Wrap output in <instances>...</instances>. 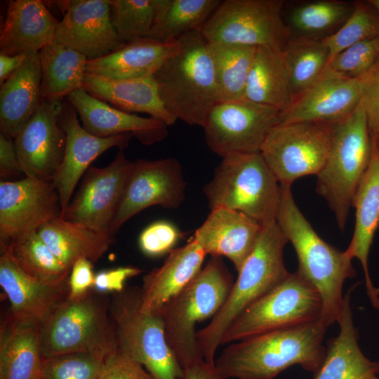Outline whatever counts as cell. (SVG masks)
I'll list each match as a JSON object with an SVG mask.
<instances>
[{
    "mask_svg": "<svg viewBox=\"0 0 379 379\" xmlns=\"http://www.w3.org/2000/svg\"><path fill=\"white\" fill-rule=\"evenodd\" d=\"M321 321L231 343L215 360L226 379H273L290 366L314 373L324 361Z\"/></svg>",
    "mask_w": 379,
    "mask_h": 379,
    "instance_id": "1",
    "label": "cell"
},
{
    "mask_svg": "<svg viewBox=\"0 0 379 379\" xmlns=\"http://www.w3.org/2000/svg\"><path fill=\"white\" fill-rule=\"evenodd\" d=\"M281 186L277 222L295 251L298 272L317 290L322 300L321 322L327 328L338 322L347 279L356 276L352 260L324 241L297 206L291 185Z\"/></svg>",
    "mask_w": 379,
    "mask_h": 379,
    "instance_id": "2",
    "label": "cell"
},
{
    "mask_svg": "<svg viewBox=\"0 0 379 379\" xmlns=\"http://www.w3.org/2000/svg\"><path fill=\"white\" fill-rule=\"evenodd\" d=\"M288 242L277 221L262 225L256 244L237 272L238 276L223 305L197 337L204 359L215 364V355L230 324L288 274L283 251Z\"/></svg>",
    "mask_w": 379,
    "mask_h": 379,
    "instance_id": "3",
    "label": "cell"
},
{
    "mask_svg": "<svg viewBox=\"0 0 379 379\" xmlns=\"http://www.w3.org/2000/svg\"><path fill=\"white\" fill-rule=\"evenodd\" d=\"M180 48L153 74L161 99L176 119L203 127L216 103V84L208 42L200 29L179 39Z\"/></svg>",
    "mask_w": 379,
    "mask_h": 379,
    "instance_id": "4",
    "label": "cell"
},
{
    "mask_svg": "<svg viewBox=\"0 0 379 379\" xmlns=\"http://www.w3.org/2000/svg\"><path fill=\"white\" fill-rule=\"evenodd\" d=\"M234 282L222 258L211 256L197 276L161 310L166 340L182 368L204 359L197 340V324L216 314Z\"/></svg>",
    "mask_w": 379,
    "mask_h": 379,
    "instance_id": "5",
    "label": "cell"
},
{
    "mask_svg": "<svg viewBox=\"0 0 379 379\" xmlns=\"http://www.w3.org/2000/svg\"><path fill=\"white\" fill-rule=\"evenodd\" d=\"M203 192L211 210L226 208L238 211L262 225L277 220L281 186L260 153L222 158Z\"/></svg>",
    "mask_w": 379,
    "mask_h": 379,
    "instance_id": "6",
    "label": "cell"
},
{
    "mask_svg": "<svg viewBox=\"0 0 379 379\" xmlns=\"http://www.w3.org/2000/svg\"><path fill=\"white\" fill-rule=\"evenodd\" d=\"M372 152L365 112L359 102L343 121L333 124L328 156L317 175V193L328 203L340 230L345 227L359 184Z\"/></svg>",
    "mask_w": 379,
    "mask_h": 379,
    "instance_id": "7",
    "label": "cell"
},
{
    "mask_svg": "<svg viewBox=\"0 0 379 379\" xmlns=\"http://www.w3.org/2000/svg\"><path fill=\"white\" fill-rule=\"evenodd\" d=\"M109 313L117 347L142 365L153 379H183L184 370L166 338L160 314L140 310V287H127L113 294Z\"/></svg>",
    "mask_w": 379,
    "mask_h": 379,
    "instance_id": "8",
    "label": "cell"
},
{
    "mask_svg": "<svg viewBox=\"0 0 379 379\" xmlns=\"http://www.w3.org/2000/svg\"><path fill=\"white\" fill-rule=\"evenodd\" d=\"M109 304L89 292L67 298L40 324L43 357L89 352L109 355L117 349Z\"/></svg>",
    "mask_w": 379,
    "mask_h": 379,
    "instance_id": "9",
    "label": "cell"
},
{
    "mask_svg": "<svg viewBox=\"0 0 379 379\" xmlns=\"http://www.w3.org/2000/svg\"><path fill=\"white\" fill-rule=\"evenodd\" d=\"M323 304L314 286L298 271L245 310L224 333L221 345L321 320Z\"/></svg>",
    "mask_w": 379,
    "mask_h": 379,
    "instance_id": "10",
    "label": "cell"
},
{
    "mask_svg": "<svg viewBox=\"0 0 379 379\" xmlns=\"http://www.w3.org/2000/svg\"><path fill=\"white\" fill-rule=\"evenodd\" d=\"M284 1L225 0L200 29L208 42L284 51L290 32L281 17Z\"/></svg>",
    "mask_w": 379,
    "mask_h": 379,
    "instance_id": "11",
    "label": "cell"
},
{
    "mask_svg": "<svg viewBox=\"0 0 379 379\" xmlns=\"http://www.w3.org/2000/svg\"><path fill=\"white\" fill-rule=\"evenodd\" d=\"M333 124L300 121L278 124L269 131L260 154L280 185L317 175L331 149Z\"/></svg>",
    "mask_w": 379,
    "mask_h": 379,
    "instance_id": "12",
    "label": "cell"
},
{
    "mask_svg": "<svg viewBox=\"0 0 379 379\" xmlns=\"http://www.w3.org/2000/svg\"><path fill=\"white\" fill-rule=\"evenodd\" d=\"M281 113L245 98L216 102L202 127L206 145L221 158L260 153L269 131L279 123Z\"/></svg>",
    "mask_w": 379,
    "mask_h": 379,
    "instance_id": "13",
    "label": "cell"
},
{
    "mask_svg": "<svg viewBox=\"0 0 379 379\" xmlns=\"http://www.w3.org/2000/svg\"><path fill=\"white\" fill-rule=\"evenodd\" d=\"M187 182L175 158L132 161L114 217L110 234L134 215L153 206L176 209L185 199Z\"/></svg>",
    "mask_w": 379,
    "mask_h": 379,
    "instance_id": "14",
    "label": "cell"
},
{
    "mask_svg": "<svg viewBox=\"0 0 379 379\" xmlns=\"http://www.w3.org/2000/svg\"><path fill=\"white\" fill-rule=\"evenodd\" d=\"M61 216V205L52 182L25 177L0 182V246L37 232Z\"/></svg>",
    "mask_w": 379,
    "mask_h": 379,
    "instance_id": "15",
    "label": "cell"
},
{
    "mask_svg": "<svg viewBox=\"0 0 379 379\" xmlns=\"http://www.w3.org/2000/svg\"><path fill=\"white\" fill-rule=\"evenodd\" d=\"M131 163L119 149L107 166H90L60 217L112 237L111 225Z\"/></svg>",
    "mask_w": 379,
    "mask_h": 379,
    "instance_id": "16",
    "label": "cell"
},
{
    "mask_svg": "<svg viewBox=\"0 0 379 379\" xmlns=\"http://www.w3.org/2000/svg\"><path fill=\"white\" fill-rule=\"evenodd\" d=\"M62 101H42L14 138L25 177L51 182L65 154L66 135L60 124Z\"/></svg>",
    "mask_w": 379,
    "mask_h": 379,
    "instance_id": "17",
    "label": "cell"
},
{
    "mask_svg": "<svg viewBox=\"0 0 379 379\" xmlns=\"http://www.w3.org/2000/svg\"><path fill=\"white\" fill-rule=\"evenodd\" d=\"M374 67L357 78L340 75L326 67L319 78L281 113L279 124L313 121L334 124L343 121L359 104Z\"/></svg>",
    "mask_w": 379,
    "mask_h": 379,
    "instance_id": "18",
    "label": "cell"
},
{
    "mask_svg": "<svg viewBox=\"0 0 379 379\" xmlns=\"http://www.w3.org/2000/svg\"><path fill=\"white\" fill-rule=\"evenodd\" d=\"M59 121L65 133L66 146L63 159L51 182L59 196L62 215L92 162L112 147L124 149L133 137L122 134L100 138L91 134L80 124L75 108L67 98L62 101Z\"/></svg>",
    "mask_w": 379,
    "mask_h": 379,
    "instance_id": "19",
    "label": "cell"
},
{
    "mask_svg": "<svg viewBox=\"0 0 379 379\" xmlns=\"http://www.w3.org/2000/svg\"><path fill=\"white\" fill-rule=\"evenodd\" d=\"M54 41L92 60L124 44L112 25L108 0H71L57 27Z\"/></svg>",
    "mask_w": 379,
    "mask_h": 379,
    "instance_id": "20",
    "label": "cell"
},
{
    "mask_svg": "<svg viewBox=\"0 0 379 379\" xmlns=\"http://www.w3.org/2000/svg\"><path fill=\"white\" fill-rule=\"evenodd\" d=\"M67 99L74 106L82 126L91 134L107 138L130 134L140 143L150 145L164 140L168 126L152 117H143L115 108L83 88L72 93Z\"/></svg>",
    "mask_w": 379,
    "mask_h": 379,
    "instance_id": "21",
    "label": "cell"
},
{
    "mask_svg": "<svg viewBox=\"0 0 379 379\" xmlns=\"http://www.w3.org/2000/svg\"><path fill=\"white\" fill-rule=\"evenodd\" d=\"M262 225L238 211L226 208L211 210L193 239L206 255L226 257L238 272L253 251Z\"/></svg>",
    "mask_w": 379,
    "mask_h": 379,
    "instance_id": "22",
    "label": "cell"
},
{
    "mask_svg": "<svg viewBox=\"0 0 379 379\" xmlns=\"http://www.w3.org/2000/svg\"><path fill=\"white\" fill-rule=\"evenodd\" d=\"M0 286L16 316L43 322L69 295V281L62 284L43 282L24 272L8 247L0 246Z\"/></svg>",
    "mask_w": 379,
    "mask_h": 379,
    "instance_id": "23",
    "label": "cell"
},
{
    "mask_svg": "<svg viewBox=\"0 0 379 379\" xmlns=\"http://www.w3.org/2000/svg\"><path fill=\"white\" fill-rule=\"evenodd\" d=\"M206 255L193 238L183 246L171 250L160 267L143 276L141 311L160 314L165 305L200 272Z\"/></svg>",
    "mask_w": 379,
    "mask_h": 379,
    "instance_id": "24",
    "label": "cell"
},
{
    "mask_svg": "<svg viewBox=\"0 0 379 379\" xmlns=\"http://www.w3.org/2000/svg\"><path fill=\"white\" fill-rule=\"evenodd\" d=\"M372 140L369 164L354 194L352 206L356 209L354 231L345 254L361 262L366 293L372 306L379 309V298L368 272V258L373 237L379 227V145Z\"/></svg>",
    "mask_w": 379,
    "mask_h": 379,
    "instance_id": "25",
    "label": "cell"
},
{
    "mask_svg": "<svg viewBox=\"0 0 379 379\" xmlns=\"http://www.w3.org/2000/svg\"><path fill=\"white\" fill-rule=\"evenodd\" d=\"M59 22L42 1H10L0 36V53L39 52L54 41Z\"/></svg>",
    "mask_w": 379,
    "mask_h": 379,
    "instance_id": "26",
    "label": "cell"
},
{
    "mask_svg": "<svg viewBox=\"0 0 379 379\" xmlns=\"http://www.w3.org/2000/svg\"><path fill=\"white\" fill-rule=\"evenodd\" d=\"M41 323L11 312L1 324L0 379H40Z\"/></svg>",
    "mask_w": 379,
    "mask_h": 379,
    "instance_id": "27",
    "label": "cell"
},
{
    "mask_svg": "<svg viewBox=\"0 0 379 379\" xmlns=\"http://www.w3.org/2000/svg\"><path fill=\"white\" fill-rule=\"evenodd\" d=\"M179 48L178 39L162 42L142 38L124 44L105 56L88 60L86 74L111 79L152 76Z\"/></svg>",
    "mask_w": 379,
    "mask_h": 379,
    "instance_id": "28",
    "label": "cell"
},
{
    "mask_svg": "<svg viewBox=\"0 0 379 379\" xmlns=\"http://www.w3.org/2000/svg\"><path fill=\"white\" fill-rule=\"evenodd\" d=\"M349 291L344 295L340 332L330 339L323 362L312 379H379V362L368 359L361 352L358 331L354 324Z\"/></svg>",
    "mask_w": 379,
    "mask_h": 379,
    "instance_id": "29",
    "label": "cell"
},
{
    "mask_svg": "<svg viewBox=\"0 0 379 379\" xmlns=\"http://www.w3.org/2000/svg\"><path fill=\"white\" fill-rule=\"evenodd\" d=\"M39 52L27 54L0 88V131L13 139L42 102Z\"/></svg>",
    "mask_w": 379,
    "mask_h": 379,
    "instance_id": "30",
    "label": "cell"
},
{
    "mask_svg": "<svg viewBox=\"0 0 379 379\" xmlns=\"http://www.w3.org/2000/svg\"><path fill=\"white\" fill-rule=\"evenodd\" d=\"M83 89L124 112L146 113L163 121L168 126L177 121L165 107L153 75L129 79H111L86 74Z\"/></svg>",
    "mask_w": 379,
    "mask_h": 379,
    "instance_id": "31",
    "label": "cell"
},
{
    "mask_svg": "<svg viewBox=\"0 0 379 379\" xmlns=\"http://www.w3.org/2000/svg\"><path fill=\"white\" fill-rule=\"evenodd\" d=\"M57 258L68 269L79 259L96 262L107 251L114 238L82 224L59 216L37 230Z\"/></svg>",
    "mask_w": 379,
    "mask_h": 379,
    "instance_id": "32",
    "label": "cell"
},
{
    "mask_svg": "<svg viewBox=\"0 0 379 379\" xmlns=\"http://www.w3.org/2000/svg\"><path fill=\"white\" fill-rule=\"evenodd\" d=\"M244 98L281 113L293 102L284 51L256 47L248 73Z\"/></svg>",
    "mask_w": 379,
    "mask_h": 379,
    "instance_id": "33",
    "label": "cell"
},
{
    "mask_svg": "<svg viewBox=\"0 0 379 379\" xmlns=\"http://www.w3.org/2000/svg\"><path fill=\"white\" fill-rule=\"evenodd\" d=\"M42 101H63L83 88L88 59L55 41L39 51Z\"/></svg>",
    "mask_w": 379,
    "mask_h": 379,
    "instance_id": "34",
    "label": "cell"
},
{
    "mask_svg": "<svg viewBox=\"0 0 379 379\" xmlns=\"http://www.w3.org/2000/svg\"><path fill=\"white\" fill-rule=\"evenodd\" d=\"M219 0H156V15L149 38L168 42L200 29L216 10Z\"/></svg>",
    "mask_w": 379,
    "mask_h": 379,
    "instance_id": "35",
    "label": "cell"
},
{
    "mask_svg": "<svg viewBox=\"0 0 379 379\" xmlns=\"http://www.w3.org/2000/svg\"><path fill=\"white\" fill-rule=\"evenodd\" d=\"M208 46L214 67L217 102L244 98L256 47L221 42H208Z\"/></svg>",
    "mask_w": 379,
    "mask_h": 379,
    "instance_id": "36",
    "label": "cell"
},
{
    "mask_svg": "<svg viewBox=\"0 0 379 379\" xmlns=\"http://www.w3.org/2000/svg\"><path fill=\"white\" fill-rule=\"evenodd\" d=\"M293 100L310 88L326 69L329 53L321 39L289 40L284 51Z\"/></svg>",
    "mask_w": 379,
    "mask_h": 379,
    "instance_id": "37",
    "label": "cell"
},
{
    "mask_svg": "<svg viewBox=\"0 0 379 379\" xmlns=\"http://www.w3.org/2000/svg\"><path fill=\"white\" fill-rule=\"evenodd\" d=\"M0 246L8 247L15 262L29 275L50 284L68 282L71 270L57 258L37 232Z\"/></svg>",
    "mask_w": 379,
    "mask_h": 379,
    "instance_id": "38",
    "label": "cell"
},
{
    "mask_svg": "<svg viewBox=\"0 0 379 379\" xmlns=\"http://www.w3.org/2000/svg\"><path fill=\"white\" fill-rule=\"evenodd\" d=\"M354 4L338 1H318L295 8L289 15L292 28L308 36L325 33L343 25L351 15Z\"/></svg>",
    "mask_w": 379,
    "mask_h": 379,
    "instance_id": "39",
    "label": "cell"
},
{
    "mask_svg": "<svg viewBox=\"0 0 379 379\" xmlns=\"http://www.w3.org/2000/svg\"><path fill=\"white\" fill-rule=\"evenodd\" d=\"M378 36L379 12L367 1L354 3L351 15L340 27L321 39L328 51L331 60L350 46Z\"/></svg>",
    "mask_w": 379,
    "mask_h": 379,
    "instance_id": "40",
    "label": "cell"
},
{
    "mask_svg": "<svg viewBox=\"0 0 379 379\" xmlns=\"http://www.w3.org/2000/svg\"><path fill=\"white\" fill-rule=\"evenodd\" d=\"M112 25L124 44L148 37L156 15V0H108Z\"/></svg>",
    "mask_w": 379,
    "mask_h": 379,
    "instance_id": "41",
    "label": "cell"
},
{
    "mask_svg": "<svg viewBox=\"0 0 379 379\" xmlns=\"http://www.w3.org/2000/svg\"><path fill=\"white\" fill-rule=\"evenodd\" d=\"M107 356L80 352L43 357L41 376L42 379H99Z\"/></svg>",
    "mask_w": 379,
    "mask_h": 379,
    "instance_id": "42",
    "label": "cell"
},
{
    "mask_svg": "<svg viewBox=\"0 0 379 379\" xmlns=\"http://www.w3.org/2000/svg\"><path fill=\"white\" fill-rule=\"evenodd\" d=\"M379 62V36L358 42L338 53L327 68L340 75L357 78L370 72Z\"/></svg>",
    "mask_w": 379,
    "mask_h": 379,
    "instance_id": "43",
    "label": "cell"
},
{
    "mask_svg": "<svg viewBox=\"0 0 379 379\" xmlns=\"http://www.w3.org/2000/svg\"><path fill=\"white\" fill-rule=\"evenodd\" d=\"M180 235L178 229L171 222L156 221L140 233L138 238L139 247L145 255L158 257L173 250Z\"/></svg>",
    "mask_w": 379,
    "mask_h": 379,
    "instance_id": "44",
    "label": "cell"
},
{
    "mask_svg": "<svg viewBox=\"0 0 379 379\" xmlns=\"http://www.w3.org/2000/svg\"><path fill=\"white\" fill-rule=\"evenodd\" d=\"M99 379H153L140 364L118 347L109 354Z\"/></svg>",
    "mask_w": 379,
    "mask_h": 379,
    "instance_id": "45",
    "label": "cell"
},
{
    "mask_svg": "<svg viewBox=\"0 0 379 379\" xmlns=\"http://www.w3.org/2000/svg\"><path fill=\"white\" fill-rule=\"evenodd\" d=\"M371 139L379 145V62L374 67L360 101Z\"/></svg>",
    "mask_w": 379,
    "mask_h": 379,
    "instance_id": "46",
    "label": "cell"
},
{
    "mask_svg": "<svg viewBox=\"0 0 379 379\" xmlns=\"http://www.w3.org/2000/svg\"><path fill=\"white\" fill-rule=\"evenodd\" d=\"M142 272L141 269L134 266L102 270L95 274L93 288L99 293H119L125 288L124 284L128 279Z\"/></svg>",
    "mask_w": 379,
    "mask_h": 379,
    "instance_id": "47",
    "label": "cell"
},
{
    "mask_svg": "<svg viewBox=\"0 0 379 379\" xmlns=\"http://www.w3.org/2000/svg\"><path fill=\"white\" fill-rule=\"evenodd\" d=\"M93 267V262L86 258L78 260L72 265L69 277L68 298H80L93 288L95 274Z\"/></svg>",
    "mask_w": 379,
    "mask_h": 379,
    "instance_id": "48",
    "label": "cell"
},
{
    "mask_svg": "<svg viewBox=\"0 0 379 379\" xmlns=\"http://www.w3.org/2000/svg\"><path fill=\"white\" fill-rule=\"evenodd\" d=\"M23 173L20 168L14 139L0 132V179L11 181Z\"/></svg>",
    "mask_w": 379,
    "mask_h": 379,
    "instance_id": "49",
    "label": "cell"
},
{
    "mask_svg": "<svg viewBox=\"0 0 379 379\" xmlns=\"http://www.w3.org/2000/svg\"><path fill=\"white\" fill-rule=\"evenodd\" d=\"M183 379H226L217 370L215 364L199 360L183 368Z\"/></svg>",
    "mask_w": 379,
    "mask_h": 379,
    "instance_id": "50",
    "label": "cell"
},
{
    "mask_svg": "<svg viewBox=\"0 0 379 379\" xmlns=\"http://www.w3.org/2000/svg\"><path fill=\"white\" fill-rule=\"evenodd\" d=\"M27 55V54L8 55L0 53V85L21 66Z\"/></svg>",
    "mask_w": 379,
    "mask_h": 379,
    "instance_id": "51",
    "label": "cell"
},
{
    "mask_svg": "<svg viewBox=\"0 0 379 379\" xmlns=\"http://www.w3.org/2000/svg\"><path fill=\"white\" fill-rule=\"evenodd\" d=\"M379 12V0H370L368 1Z\"/></svg>",
    "mask_w": 379,
    "mask_h": 379,
    "instance_id": "52",
    "label": "cell"
},
{
    "mask_svg": "<svg viewBox=\"0 0 379 379\" xmlns=\"http://www.w3.org/2000/svg\"><path fill=\"white\" fill-rule=\"evenodd\" d=\"M376 293L379 295V287L376 288Z\"/></svg>",
    "mask_w": 379,
    "mask_h": 379,
    "instance_id": "53",
    "label": "cell"
},
{
    "mask_svg": "<svg viewBox=\"0 0 379 379\" xmlns=\"http://www.w3.org/2000/svg\"><path fill=\"white\" fill-rule=\"evenodd\" d=\"M40 379H42L41 378Z\"/></svg>",
    "mask_w": 379,
    "mask_h": 379,
    "instance_id": "54",
    "label": "cell"
}]
</instances>
